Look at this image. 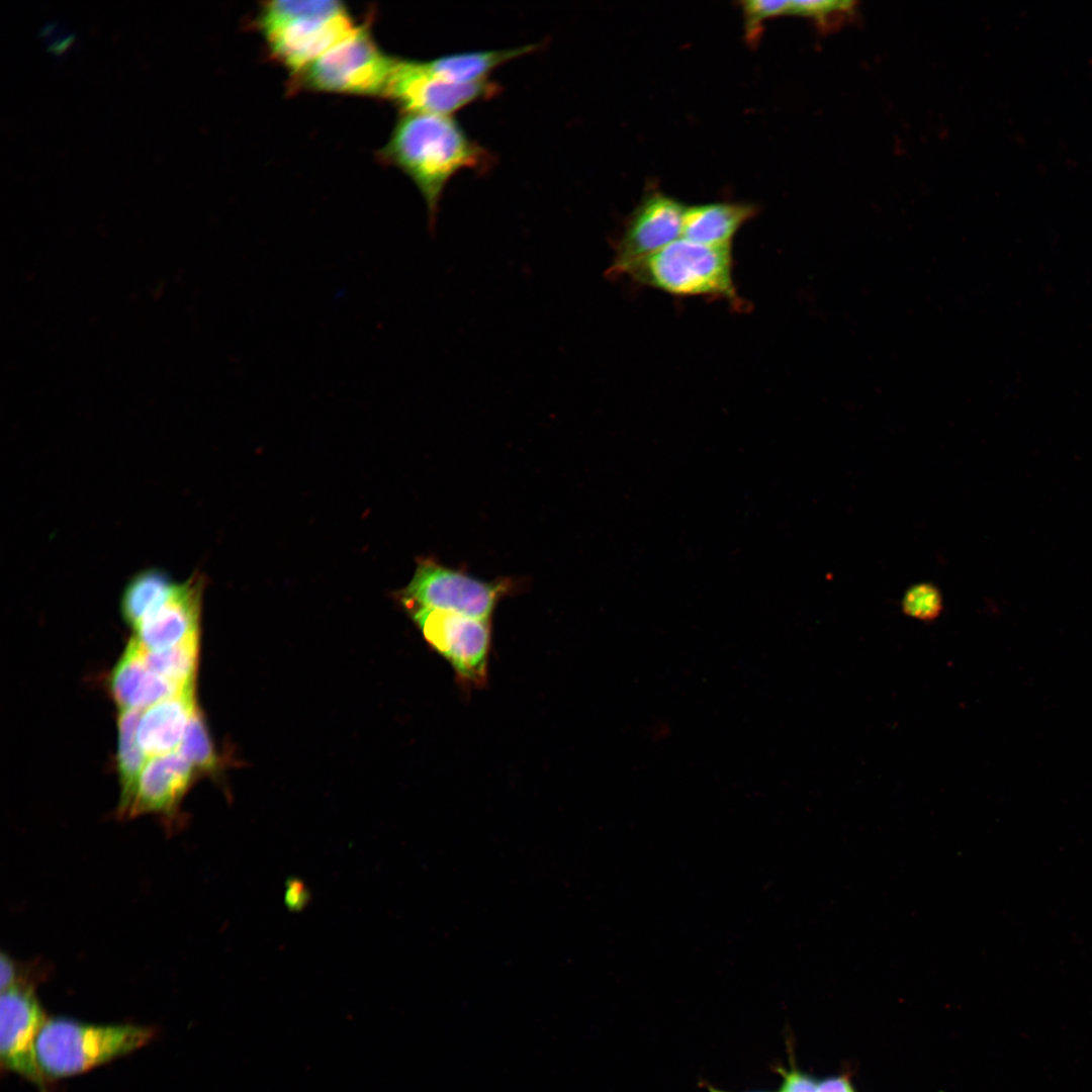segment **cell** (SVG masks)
Masks as SVG:
<instances>
[{
	"label": "cell",
	"mask_w": 1092,
	"mask_h": 1092,
	"mask_svg": "<svg viewBox=\"0 0 1092 1092\" xmlns=\"http://www.w3.org/2000/svg\"><path fill=\"white\" fill-rule=\"evenodd\" d=\"M380 159L401 170L421 192L434 231L448 182L463 170L485 171L492 155L470 139L452 116L403 113Z\"/></svg>",
	"instance_id": "6da1fadb"
},
{
	"label": "cell",
	"mask_w": 1092,
	"mask_h": 1092,
	"mask_svg": "<svg viewBox=\"0 0 1092 1092\" xmlns=\"http://www.w3.org/2000/svg\"><path fill=\"white\" fill-rule=\"evenodd\" d=\"M258 26L271 55L293 75L359 27L346 7L333 0L265 2Z\"/></svg>",
	"instance_id": "7a4b0ae2"
},
{
	"label": "cell",
	"mask_w": 1092,
	"mask_h": 1092,
	"mask_svg": "<svg viewBox=\"0 0 1092 1092\" xmlns=\"http://www.w3.org/2000/svg\"><path fill=\"white\" fill-rule=\"evenodd\" d=\"M730 246H709L680 238L638 261L622 276L678 296L724 299L745 308L732 277Z\"/></svg>",
	"instance_id": "3957f363"
},
{
	"label": "cell",
	"mask_w": 1092,
	"mask_h": 1092,
	"mask_svg": "<svg viewBox=\"0 0 1092 1092\" xmlns=\"http://www.w3.org/2000/svg\"><path fill=\"white\" fill-rule=\"evenodd\" d=\"M154 1035L153 1028L133 1024H91L50 1018L37 1034L35 1056L44 1076L69 1077L132 1053Z\"/></svg>",
	"instance_id": "277c9868"
},
{
	"label": "cell",
	"mask_w": 1092,
	"mask_h": 1092,
	"mask_svg": "<svg viewBox=\"0 0 1092 1092\" xmlns=\"http://www.w3.org/2000/svg\"><path fill=\"white\" fill-rule=\"evenodd\" d=\"M395 61L377 47L367 26L361 25L294 76L297 84L307 89L384 96Z\"/></svg>",
	"instance_id": "5b68a950"
},
{
	"label": "cell",
	"mask_w": 1092,
	"mask_h": 1092,
	"mask_svg": "<svg viewBox=\"0 0 1092 1092\" xmlns=\"http://www.w3.org/2000/svg\"><path fill=\"white\" fill-rule=\"evenodd\" d=\"M509 589V581H485L426 557L418 559L412 579L397 593V599L408 613L442 610L489 620Z\"/></svg>",
	"instance_id": "8992f818"
},
{
	"label": "cell",
	"mask_w": 1092,
	"mask_h": 1092,
	"mask_svg": "<svg viewBox=\"0 0 1092 1092\" xmlns=\"http://www.w3.org/2000/svg\"><path fill=\"white\" fill-rule=\"evenodd\" d=\"M430 646L467 681L484 684L490 645V620L418 609L410 612Z\"/></svg>",
	"instance_id": "52a82bcc"
},
{
	"label": "cell",
	"mask_w": 1092,
	"mask_h": 1092,
	"mask_svg": "<svg viewBox=\"0 0 1092 1092\" xmlns=\"http://www.w3.org/2000/svg\"><path fill=\"white\" fill-rule=\"evenodd\" d=\"M499 92V85L489 80L475 84L454 83L432 74L423 61L396 60L384 96L392 99L404 113L451 116Z\"/></svg>",
	"instance_id": "ba28073f"
},
{
	"label": "cell",
	"mask_w": 1092,
	"mask_h": 1092,
	"mask_svg": "<svg viewBox=\"0 0 1092 1092\" xmlns=\"http://www.w3.org/2000/svg\"><path fill=\"white\" fill-rule=\"evenodd\" d=\"M44 1013L24 980L1 991L0 1059L3 1067L46 1092L44 1075L35 1056V1040L46 1021Z\"/></svg>",
	"instance_id": "9c48e42d"
},
{
	"label": "cell",
	"mask_w": 1092,
	"mask_h": 1092,
	"mask_svg": "<svg viewBox=\"0 0 1092 1092\" xmlns=\"http://www.w3.org/2000/svg\"><path fill=\"white\" fill-rule=\"evenodd\" d=\"M686 207L670 196L653 192L633 210L615 244L608 277L622 276L628 267L680 239Z\"/></svg>",
	"instance_id": "30bf717a"
},
{
	"label": "cell",
	"mask_w": 1092,
	"mask_h": 1092,
	"mask_svg": "<svg viewBox=\"0 0 1092 1092\" xmlns=\"http://www.w3.org/2000/svg\"><path fill=\"white\" fill-rule=\"evenodd\" d=\"M203 577L196 573L178 583L172 596L135 628L134 639L146 651H162L198 637Z\"/></svg>",
	"instance_id": "8fae6325"
},
{
	"label": "cell",
	"mask_w": 1092,
	"mask_h": 1092,
	"mask_svg": "<svg viewBox=\"0 0 1092 1092\" xmlns=\"http://www.w3.org/2000/svg\"><path fill=\"white\" fill-rule=\"evenodd\" d=\"M194 767L178 751L152 756L145 764L121 816L145 813L171 816L194 778Z\"/></svg>",
	"instance_id": "7c38bea8"
},
{
	"label": "cell",
	"mask_w": 1092,
	"mask_h": 1092,
	"mask_svg": "<svg viewBox=\"0 0 1092 1092\" xmlns=\"http://www.w3.org/2000/svg\"><path fill=\"white\" fill-rule=\"evenodd\" d=\"M194 688L161 701L141 715L138 742L147 756L177 751L188 722L196 709Z\"/></svg>",
	"instance_id": "4fadbf2b"
},
{
	"label": "cell",
	"mask_w": 1092,
	"mask_h": 1092,
	"mask_svg": "<svg viewBox=\"0 0 1092 1092\" xmlns=\"http://www.w3.org/2000/svg\"><path fill=\"white\" fill-rule=\"evenodd\" d=\"M756 212L751 204L717 202L686 208L681 237L709 246H730L736 232Z\"/></svg>",
	"instance_id": "5bb4252c"
},
{
	"label": "cell",
	"mask_w": 1092,
	"mask_h": 1092,
	"mask_svg": "<svg viewBox=\"0 0 1092 1092\" xmlns=\"http://www.w3.org/2000/svg\"><path fill=\"white\" fill-rule=\"evenodd\" d=\"M536 44L510 50L470 51L445 55L423 62L435 76L459 84L488 81L487 76L497 67L535 51Z\"/></svg>",
	"instance_id": "9a60e30c"
},
{
	"label": "cell",
	"mask_w": 1092,
	"mask_h": 1092,
	"mask_svg": "<svg viewBox=\"0 0 1092 1092\" xmlns=\"http://www.w3.org/2000/svg\"><path fill=\"white\" fill-rule=\"evenodd\" d=\"M177 584L161 569L148 568L140 571L130 578L122 593V618L134 629L172 596Z\"/></svg>",
	"instance_id": "2e32d148"
},
{
	"label": "cell",
	"mask_w": 1092,
	"mask_h": 1092,
	"mask_svg": "<svg viewBox=\"0 0 1092 1092\" xmlns=\"http://www.w3.org/2000/svg\"><path fill=\"white\" fill-rule=\"evenodd\" d=\"M141 715V710L121 709L117 721V767L121 786L119 808L123 807L129 800L138 779L148 761L147 755L141 748L136 738V728Z\"/></svg>",
	"instance_id": "e0dca14e"
},
{
	"label": "cell",
	"mask_w": 1092,
	"mask_h": 1092,
	"mask_svg": "<svg viewBox=\"0 0 1092 1092\" xmlns=\"http://www.w3.org/2000/svg\"><path fill=\"white\" fill-rule=\"evenodd\" d=\"M144 658L151 671L182 687H192L198 658V637L162 651L144 650Z\"/></svg>",
	"instance_id": "ac0fdd59"
},
{
	"label": "cell",
	"mask_w": 1092,
	"mask_h": 1092,
	"mask_svg": "<svg viewBox=\"0 0 1092 1092\" xmlns=\"http://www.w3.org/2000/svg\"><path fill=\"white\" fill-rule=\"evenodd\" d=\"M148 670L144 650L135 639L131 638L109 677L111 696L120 710L128 708Z\"/></svg>",
	"instance_id": "d6986e66"
},
{
	"label": "cell",
	"mask_w": 1092,
	"mask_h": 1092,
	"mask_svg": "<svg viewBox=\"0 0 1092 1092\" xmlns=\"http://www.w3.org/2000/svg\"><path fill=\"white\" fill-rule=\"evenodd\" d=\"M178 752L192 764L194 769L212 771L218 766L217 755L197 708L188 722Z\"/></svg>",
	"instance_id": "ffe728a7"
},
{
	"label": "cell",
	"mask_w": 1092,
	"mask_h": 1092,
	"mask_svg": "<svg viewBox=\"0 0 1092 1092\" xmlns=\"http://www.w3.org/2000/svg\"><path fill=\"white\" fill-rule=\"evenodd\" d=\"M905 615L920 621H933L942 611V597L938 588L929 582H922L908 588L902 599Z\"/></svg>",
	"instance_id": "44dd1931"
},
{
	"label": "cell",
	"mask_w": 1092,
	"mask_h": 1092,
	"mask_svg": "<svg viewBox=\"0 0 1092 1092\" xmlns=\"http://www.w3.org/2000/svg\"><path fill=\"white\" fill-rule=\"evenodd\" d=\"M742 9L747 37L755 40L764 20L789 14L790 1L749 0L742 2Z\"/></svg>",
	"instance_id": "7402d4cb"
},
{
	"label": "cell",
	"mask_w": 1092,
	"mask_h": 1092,
	"mask_svg": "<svg viewBox=\"0 0 1092 1092\" xmlns=\"http://www.w3.org/2000/svg\"><path fill=\"white\" fill-rule=\"evenodd\" d=\"M853 4L850 1H790L789 14L812 17L819 24L827 25L832 15L850 14Z\"/></svg>",
	"instance_id": "603a6c76"
},
{
	"label": "cell",
	"mask_w": 1092,
	"mask_h": 1092,
	"mask_svg": "<svg viewBox=\"0 0 1092 1092\" xmlns=\"http://www.w3.org/2000/svg\"><path fill=\"white\" fill-rule=\"evenodd\" d=\"M784 1082L780 1092H817L819 1081L797 1069L782 1071Z\"/></svg>",
	"instance_id": "cb8c5ba5"
},
{
	"label": "cell",
	"mask_w": 1092,
	"mask_h": 1092,
	"mask_svg": "<svg viewBox=\"0 0 1092 1092\" xmlns=\"http://www.w3.org/2000/svg\"><path fill=\"white\" fill-rule=\"evenodd\" d=\"M21 980L23 979L19 978L16 962L6 953L2 952L0 960L1 991L11 988Z\"/></svg>",
	"instance_id": "d4e9b609"
},
{
	"label": "cell",
	"mask_w": 1092,
	"mask_h": 1092,
	"mask_svg": "<svg viewBox=\"0 0 1092 1092\" xmlns=\"http://www.w3.org/2000/svg\"><path fill=\"white\" fill-rule=\"evenodd\" d=\"M817 1092H854L846 1077H830L819 1082Z\"/></svg>",
	"instance_id": "484cf974"
},
{
	"label": "cell",
	"mask_w": 1092,
	"mask_h": 1092,
	"mask_svg": "<svg viewBox=\"0 0 1092 1092\" xmlns=\"http://www.w3.org/2000/svg\"><path fill=\"white\" fill-rule=\"evenodd\" d=\"M74 39V34H69L66 37L51 42L48 47V51L56 55L61 54Z\"/></svg>",
	"instance_id": "4316f807"
},
{
	"label": "cell",
	"mask_w": 1092,
	"mask_h": 1092,
	"mask_svg": "<svg viewBox=\"0 0 1092 1092\" xmlns=\"http://www.w3.org/2000/svg\"><path fill=\"white\" fill-rule=\"evenodd\" d=\"M54 26H55V23H54V22H49V23L44 24V25H43V26H42V27H41V28L39 29V32H38V34H39L40 36H43V35H47V34H49V32H50V31H51V30H52V29L54 28Z\"/></svg>",
	"instance_id": "83f0119b"
},
{
	"label": "cell",
	"mask_w": 1092,
	"mask_h": 1092,
	"mask_svg": "<svg viewBox=\"0 0 1092 1092\" xmlns=\"http://www.w3.org/2000/svg\"><path fill=\"white\" fill-rule=\"evenodd\" d=\"M708 1090H709V1092H725V1091H722V1090L716 1089V1088H714V1087H712V1086H708Z\"/></svg>",
	"instance_id": "f1b7e54d"
}]
</instances>
